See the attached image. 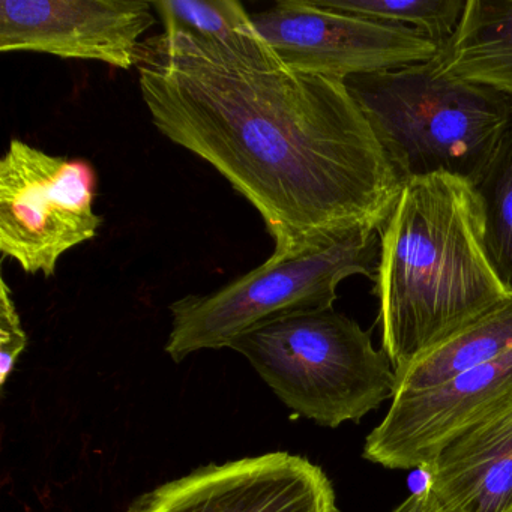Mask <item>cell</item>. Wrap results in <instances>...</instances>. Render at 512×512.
I'll list each match as a JSON object with an SVG mask.
<instances>
[{
	"instance_id": "6da1fadb",
	"label": "cell",
	"mask_w": 512,
	"mask_h": 512,
	"mask_svg": "<svg viewBox=\"0 0 512 512\" xmlns=\"http://www.w3.org/2000/svg\"><path fill=\"white\" fill-rule=\"evenodd\" d=\"M137 68L152 124L257 209L269 259L382 232L403 182L346 82L224 64L166 34L143 43Z\"/></svg>"
},
{
	"instance_id": "7a4b0ae2",
	"label": "cell",
	"mask_w": 512,
	"mask_h": 512,
	"mask_svg": "<svg viewBox=\"0 0 512 512\" xmlns=\"http://www.w3.org/2000/svg\"><path fill=\"white\" fill-rule=\"evenodd\" d=\"M373 281L382 350L395 373L512 293L485 250L473 185L445 173L403 184L380 232Z\"/></svg>"
},
{
	"instance_id": "3957f363",
	"label": "cell",
	"mask_w": 512,
	"mask_h": 512,
	"mask_svg": "<svg viewBox=\"0 0 512 512\" xmlns=\"http://www.w3.org/2000/svg\"><path fill=\"white\" fill-rule=\"evenodd\" d=\"M346 85L403 184L440 173L475 184L512 122V97L448 73L439 56Z\"/></svg>"
},
{
	"instance_id": "277c9868",
	"label": "cell",
	"mask_w": 512,
	"mask_h": 512,
	"mask_svg": "<svg viewBox=\"0 0 512 512\" xmlns=\"http://www.w3.org/2000/svg\"><path fill=\"white\" fill-rule=\"evenodd\" d=\"M229 349L244 355L290 410L322 427L359 422L397 395L386 353L334 308L269 323Z\"/></svg>"
},
{
	"instance_id": "5b68a950",
	"label": "cell",
	"mask_w": 512,
	"mask_h": 512,
	"mask_svg": "<svg viewBox=\"0 0 512 512\" xmlns=\"http://www.w3.org/2000/svg\"><path fill=\"white\" fill-rule=\"evenodd\" d=\"M379 256L380 232L365 227L319 250L268 259L214 292L178 299L169 307L166 353L179 364L277 320L332 310L338 284L353 275L374 280Z\"/></svg>"
},
{
	"instance_id": "8992f818",
	"label": "cell",
	"mask_w": 512,
	"mask_h": 512,
	"mask_svg": "<svg viewBox=\"0 0 512 512\" xmlns=\"http://www.w3.org/2000/svg\"><path fill=\"white\" fill-rule=\"evenodd\" d=\"M97 172L13 139L0 163V251L28 274L55 275L59 260L98 235Z\"/></svg>"
},
{
	"instance_id": "52a82bcc",
	"label": "cell",
	"mask_w": 512,
	"mask_h": 512,
	"mask_svg": "<svg viewBox=\"0 0 512 512\" xmlns=\"http://www.w3.org/2000/svg\"><path fill=\"white\" fill-rule=\"evenodd\" d=\"M251 16L283 65L341 82L422 64L440 52L415 29L338 13L316 0H281Z\"/></svg>"
},
{
	"instance_id": "ba28073f",
	"label": "cell",
	"mask_w": 512,
	"mask_h": 512,
	"mask_svg": "<svg viewBox=\"0 0 512 512\" xmlns=\"http://www.w3.org/2000/svg\"><path fill=\"white\" fill-rule=\"evenodd\" d=\"M128 512H338L331 479L308 458L268 452L208 464L158 485Z\"/></svg>"
},
{
	"instance_id": "9c48e42d",
	"label": "cell",
	"mask_w": 512,
	"mask_h": 512,
	"mask_svg": "<svg viewBox=\"0 0 512 512\" xmlns=\"http://www.w3.org/2000/svg\"><path fill=\"white\" fill-rule=\"evenodd\" d=\"M512 401V349L428 391L400 394L365 439V460L424 470L449 442Z\"/></svg>"
},
{
	"instance_id": "30bf717a",
	"label": "cell",
	"mask_w": 512,
	"mask_h": 512,
	"mask_svg": "<svg viewBox=\"0 0 512 512\" xmlns=\"http://www.w3.org/2000/svg\"><path fill=\"white\" fill-rule=\"evenodd\" d=\"M142 0H2L0 52L44 53L130 70L155 25Z\"/></svg>"
},
{
	"instance_id": "8fae6325",
	"label": "cell",
	"mask_w": 512,
	"mask_h": 512,
	"mask_svg": "<svg viewBox=\"0 0 512 512\" xmlns=\"http://www.w3.org/2000/svg\"><path fill=\"white\" fill-rule=\"evenodd\" d=\"M446 512H512V401L455 437L425 467Z\"/></svg>"
},
{
	"instance_id": "7c38bea8",
	"label": "cell",
	"mask_w": 512,
	"mask_h": 512,
	"mask_svg": "<svg viewBox=\"0 0 512 512\" xmlns=\"http://www.w3.org/2000/svg\"><path fill=\"white\" fill-rule=\"evenodd\" d=\"M152 7L163 22L164 34L185 38L208 58L245 67L283 65L241 2L160 0Z\"/></svg>"
},
{
	"instance_id": "4fadbf2b",
	"label": "cell",
	"mask_w": 512,
	"mask_h": 512,
	"mask_svg": "<svg viewBox=\"0 0 512 512\" xmlns=\"http://www.w3.org/2000/svg\"><path fill=\"white\" fill-rule=\"evenodd\" d=\"M437 56L448 73L512 97V0H466L454 37Z\"/></svg>"
},
{
	"instance_id": "5bb4252c",
	"label": "cell",
	"mask_w": 512,
	"mask_h": 512,
	"mask_svg": "<svg viewBox=\"0 0 512 512\" xmlns=\"http://www.w3.org/2000/svg\"><path fill=\"white\" fill-rule=\"evenodd\" d=\"M511 349L512 293L484 316L397 373V395L436 388Z\"/></svg>"
},
{
	"instance_id": "9a60e30c",
	"label": "cell",
	"mask_w": 512,
	"mask_h": 512,
	"mask_svg": "<svg viewBox=\"0 0 512 512\" xmlns=\"http://www.w3.org/2000/svg\"><path fill=\"white\" fill-rule=\"evenodd\" d=\"M484 220V244L500 280L512 290V122L473 184Z\"/></svg>"
},
{
	"instance_id": "2e32d148",
	"label": "cell",
	"mask_w": 512,
	"mask_h": 512,
	"mask_svg": "<svg viewBox=\"0 0 512 512\" xmlns=\"http://www.w3.org/2000/svg\"><path fill=\"white\" fill-rule=\"evenodd\" d=\"M338 13L415 29L440 50L454 37L463 17V0H316Z\"/></svg>"
},
{
	"instance_id": "e0dca14e",
	"label": "cell",
	"mask_w": 512,
	"mask_h": 512,
	"mask_svg": "<svg viewBox=\"0 0 512 512\" xmlns=\"http://www.w3.org/2000/svg\"><path fill=\"white\" fill-rule=\"evenodd\" d=\"M28 346V335L23 329L13 292L7 281L0 284V385L5 388L22 353Z\"/></svg>"
},
{
	"instance_id": "ac0fdd59",
	"label": "cell",
	"mask_w": 512,
	"mask_h": 512,
	"mask_svg": "<svg viewBox=\"0 0 512 512\" xmlns=\"http://www.w3.org/2000/svg\"><path fill=\"white\" fill-rule=\"evenodd\" d=\"M391 512H446L427 487L410 494Z\"/></svg>"
}]
</instances>
